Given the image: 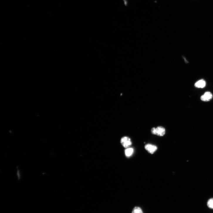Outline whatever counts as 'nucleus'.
<instances>
[{"mask_svg":"<svg viewBox=\"0 0 213 213\" xmlns=\"http://www.w3.org/2000/svg\"><path fill=\"white\" fill-rule=\"evenodd\" d=\"M121 143L123 147L126 148H129L132 144L130 138L126 136L123 137L121 138Z\"/></svg>","mask_w":213,"mask_h":213,"instance_id":"1","label":"nucleus"},{"mask_svg":"<svg viewBox=\"0 0 213 213\" xmlns=\"http://www.w3.org/2000/svg\"><path fill=\"white\" fill-rule=\"evenodd\" d=\"M145 149L150 154H153L157 150V147L151 144H147L145 146Z\"/></svg>","mask_w":213,"mask_h":213,"instance_id":"2","label":"nucleus"},{"mask_svg":"<svg viewBox=\"0 0 213 213\" xmlns=\"http://www.w3.org/2000/svg\"><path fill=\"white\" fill-rule=\"evenodd\" d=\"M212 94L211 92H206L201 97V99L203 101L207 102L210 100L212 99Z\"/></svg>","mask_w":213,"mask_h":213,"instance_id":"3","label":"nucleus"},{"mask_svg":"<svg viewBox=\"0 0 213 213\" xmlns=\"http://www.w3.org/2000/svg\"><path fill=\"white\" fill-rule=\"evenodd\" d=\"M156 135L162 136H163L165 133V129L162 126H158L156 128Z\"/></svg>","mask_w":213,"mask_h":213,"instance_id":"4","label":"nucleus"},{"mask_svg":"<svg viewBox=\"0 0 213 213\" xmlns=\"http://www.w3.org/2000/svg\"><path fill=\"white\" fill-rule=\"evenodd\" d=\"M206 84V82L203 80L198 81L195 84V87L198 88H203L205 87Z\"/></svg>","mask_w":213,"mask_h":213,"instance_id":"5","label":"nucleus"},{"mask_svg":"<svg viewBox=\"0 0 213 213\" xmlns=\"http://www.w3.org/2000/svg\"><path fill=\"white\" fill-rule=\"evenodd\" d=\"M134 153L133 149L132 148H126L125 151V153L126 157H129L131 156Z\"/></svg>","mask_w":213,"mask_h":213,"instance_id":"6","label":"nucleus"},{"mask_svg":"<svg viewBox=\"0 0 213 213\" xmlns=\"http://www.w3.org/2000/svg\"><path fill=\"white\" fill-rule=\"evenodd\" d=\"M132 213H144V212L140 207H135L133 209Z\"/></svg>","mask_w":213,"mask_h":213,"instance_id":"7","label":"nucleus"},{"mask_svg":"<svg viewBox=\"0 0 213 213\" xmlns=\"http://www.w3.org/2000/svg\"><path fill=\"white\" fill-rule=\"evenodd\" d=\"M207 204L209 208L213 209V198H211L208 200Z\"/></svg>","mask_w":213,"mask_h":213,"instance_id":"8","label":"nucleus"},{"mask_svg":"<svg viewBox=\"0 0 213 213\" xmlns=\"http://www.w3.org/2000/svg\"><path fill=\"white\" fill-rule=\"evenodd\" d=\"M151 131L152 133L153 134L155 135H156V128H155V127L151 129Z\"/></svg>","mask_w":213,"mask_h":213,"instance_id":"9","label":"nucleus"}]
</instances>
